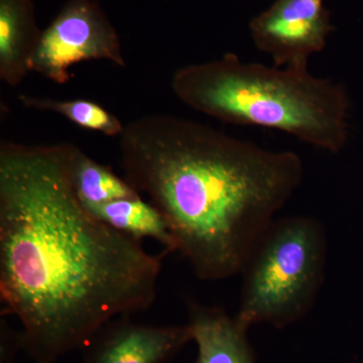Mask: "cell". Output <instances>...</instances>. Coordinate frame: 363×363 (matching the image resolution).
<instances>
[{"mask_svg":"<svg viewBox=\"0 0 363 363\" xmlns=\"http://www.w3.org/2000/svg\"><path fill=\"white\" fill-rule=\"evenodd\" d=\"M188 325L197 344L196 363H255L250 327L220 308L189 303Z\"/></svg>","mask_w":363,"mask_h":363,"instance_id":"8","label":"cell"},{"mask_svg":"<svg viewBox=\"0 0 363 363\" xmlns=\"http://www.w3.org/2000/svg\"><path fill=\"white\" fill-rule=\"evenodd\" d=\"M92 60L126 66L118 33L96 0H68L43 30L32 72L63 85L72 66Z\"/></svg>","mask_w":363,"mask_h":363,"instance_id":"5","label":"cell"},{"mask_svg":"<svg viewBox=\"0 0 363 363\" xmlns=\"http://www.w3.org/2000/svg\"><path fill=\"white\" fill-rule=\"evenodd\" d=\"M18 98L26 108L58 113L84 130L96 131L111 138H119L125 128L118 117L91 100H57L26 94H21Z\"/></svg>","mask_w":363,"mask_h":363,"instance_id":"12","label":"cell"},{"mask_svg":"<svg viewBox=\"0 0 363 363\" xmlns=\"http://www.w3.org/2000/svg\"><path fill=\"white\" fill-rule=\"evenodd\" d=\"M250 30L274 66L306 70L313 55L326 47L334 26L324 0H276L250 21Z\"/></svg>","mask_w":363,"mask_h":363,"instance_id":"6","label":"cell"},{"mask_svg":"<svg viewBox=\"0 0 363 363\" xmlns=\"http://www.w3.org/2000/svg\"><path fill=\"white\" fill-rule=\"evenodd\" d=\"M171 87L182 104L222 123L281 131L331 154L347 143L346 90L308 69L250 63L227 52L182 67Z\"/></svg>","mask_w":363,"mask_h":363,"instance_id":"3","label":"cell"},{"mask_svg":"<svg viewBox=\"0 0 363 363\" xmlns=\"http://www.w3.org/2000/svg\"><path fill=\"white\" fill-rule=\"evenodd\" d=\"M85 208L100 221L135 240L152 238L161 243L167 253L177 252L176 241L164 215L140 195Z\"/></svg>","mask_w":363,"mask_h":363,"instance_id":"10","label":"cell"},{"mask_svg":"<svg viewBox=\"0 0 363 363\" xmlns=\"http://www.w3.org/2000/svg\"><path fill=\"white\" fill-rule=\"evenodd\" d=\"M0 363H13L18 351L23 350V332H16L1 322Z\"/></svg>","mask_w":363,"mask_h":363,"instance_id":"13","label":"cell"},{"mask_svg":"<svg viewBox=\"0 0 363 363\" xmlns=\"http://www.w3.org/2000/svg\"><path fill=\"white\" fill-rule=\"evenodd\" d=\"M70 175L74 191L85 207L140 195L125 179L119 178L111 168L91 159L75 145H72Z\"/></svg>","mask_w":363,"mask_h":363,"instance_id":"11","label":"cell"},{"mask_svg":"<svg viewBox=\"0 0 363 363\" xmlns=\"http://www.w3.org/2000/svg\"><path fill=\"white\" fill-rule=\"evenodd\" d=\"M190 341L188 324L147 326L130 316L102 325L83 346L84 363H164Z\"/></svg>","mask_w":363,"mask_h":363,"instance_id":"7","label":"cell"},{"mask_svg":"<svg viewBox=\"0 0 363 363\" xmlns=\"http://www.w3.org/2000/svg\"><path fill=\"white\" fill-rule=\"evenodd\" d=\"M43 30L33 0H0V79L16 87L32 72Z\"/></svg>","mask_w":363,"mask_h":363,"instance_id":"9","label":"cell"},{"mask_svg":"<svg viewBox=\"0 0 363 363\" xmlns=\"http://www.w3.org/2000/svg\"><path fill=\"white\" fill-rule=\"evenodd\" d=\"M327 243L311 217L274 220L243 267L238 319L248 327L284 328L300 321L316 302L323 284Z\"/></svg>","mask_w":363,"mask_h":363,"instance_id":"4","label":"cell"},{"mask_svg":"<svg viewBox=\"0 0 363 363\" xmlns=\"http://www.w3.org/2000/svg\"><path fill=\"white\" fill-rule=\"evenodd\" d=\"M119 149L125 180L164 215L177 252L203 281L242 271L304 178L295 152L169 114L126 124Z\"/></svg>","mask_w":363,"mask_h":363,"instance_id":"2","label":"cell"},{"mask_svg":"<svg viewBox=\"0 0 363 363\" xmlns=\"http://www.w3.org/2000/svg\"><path fill=\"white\" fill-rule=\"evenodd\" d=\"M72 143H0L1 314L23 350L55 363L105 323L150 309L162 255L90 213L74 191Z\"/></svg>","mask_w":363,"mask_h":363,"instance_id":"1","label":"cell"}]
</instances>
